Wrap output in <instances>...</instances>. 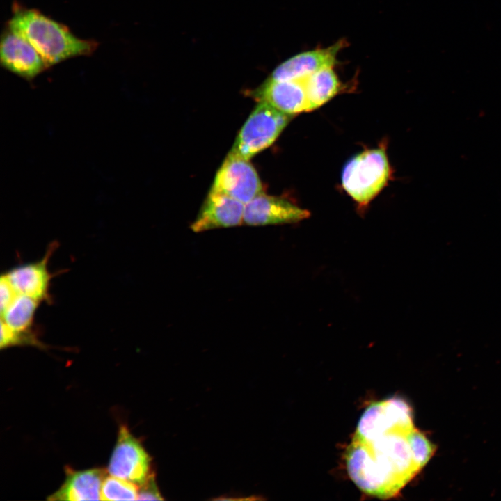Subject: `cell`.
Masks as SVG:
<instances>
[{"instance_id": "18", "label": "cell", "mask_w": 501, "mask_h": 501, "mask_svg": "<svg viewBox=\"0 0 501 501\" xmlns=\"http://www.w3.org/2000/svg\"><path fill=\"white\" fill-rule=\"evenodd\" d=\"M17 292L5 273L0 277V312L3 314L13 301Z\"/></svg>"}, {"instance_id": "7", "label": "cell", "mask_w": 501, "mask_h": 501, "mask_svg": "<svg viewBox=\"0 0 501 501\" xmlns=\"http://www.w3.org/2000/svg\"><path fill=\"white\" fill-rule=\"evenodd\" d=\"M310 212L284 198L258 194L244 207L243 224L268 225L292 223L310 216Z\"/></svg>"}, {"instance_id": "16", "label": "cell", "mask_w": 501, "mask_h": 501, "mask_svg": "<svg viewBox=\"0 0 501 501\" xmlns=\"http://www.w3.org/2000/svg\"><path fill=\"white\" fill-rule=\"evenodd\" d=\"M138 486L132 482L113 476L106 475L100 493L101 500H137Z\"/></svg>"}, {"instance_id": "15", "label": "cell", "mask_w": 501, "mask_h": 501, "mask_svg": "<svg viewBox=\"0 0 501 501\" xmlns=\"http://www.w3.org/2000/svg\"><path fill=\"white\" fill-rule=\"evenodd\" d=\"M39 304V301L18 294L6 311L1 315V319L14 331H33L34 317Z\"/></svg>"}, {"instance_id": "9", "label": "cell", "mask_w": 501, "mask_h": 501, "mask_svg": "<svg viewBox=\"0 0 501 501\" xmlns=\"http://www.w3.org/2000/svg\"><path fill=\"white\" fill-rule=\"evenodd\" d=\"M245 205L225 194L210 190L195 221L194 232L243 224Z\"/></svg>"}, {"instance_id": "2", "label": "cell", "mask_w": 501, "mask_h": 501, "mask_svg": "<svg viewBox=\"0 0 501 501\" xmlns=\"http://www.w3.org/2000/svg\"><path fill=\"white\" fill-rule=\"evenodd\" d=\"M6 27L34 47L47 68L71 58L90 56L98 47L95 40L76 37L66 26L40 11L17 4Z\"/></svg>"}, {"instance_id": "11", "label": "cell", "mask_w": 501, "mask_h": 501, "mask_svg": "<svg viewBox=\"0 0 501 501\" xmlns=\"http://www.w3.org/2000/svg\"><path fill=\"white\" fill-rule=\"evenodd\" d=\"M304 79L276 81L268 78L253 91L252 96L257 101L266 102L289 115L307 111Z\"/></svg>"}, {"instance_id": "19", "label": "cell", "mask_w": 501, "mask_h": 501, "mask_svg": "<svg viewBox=\"0 0 501 501\" xmlns=\"http://www.w3.org/2000/svg\"><path fill=\"white\" fill-rule=\"evenodd\" d=\"M140 500H163L152 474L148 479L141 486H138V498Z\"/></svg>"}, {"instance_id": "6", "label": "cell", "mask_w": 501, "mask_h": 501, "mask_svg": "<svg viewBox=\"0 0 501 501\" xmlns=\"http://www.w3.org/2000/svg\"><path fill=\"white\" fill-rule=\"evenodd\" d=\"M150 463L151 459L140 442L125 426H121L109 460V474L140 486L152 475Z\"/></svg>"}, {"instance_id": "10", "label": "cell", "mask_w": 501, "mask_h": 501, "mask_svg": "<svg viewBox=\"0 0 501 501\" xmlns=\"http://www.w3.org/2000/svg\"><path fill=\"white\" fill-rule=\"evenodd\" d=\"M344 45L345 41L340 40L330 47L296 54L278 65L269 78L276 81L301 79L324 67L335 65Z\"/></svg>"}, {"instance_id": "12", "label": "cell", "mask_w": 501, "mask_h": 501, "mask_svg": "<svg viewBox=\"0 0 501 501\" xmlns=\"http://www.w3.org/2000/svg\"><path fill=\"white\" fill-rule=\"evenodd\" d=\"M56 246V243L51 244L40 260L15 267L5 273L17 294L40 302L50 300L49 289L51 275L47 264Z\"/></svg>"}, {"instance_id": "8", "label": "cell", "mask_w": 501, "mask_h": 501, "mask_svg": "<svg viewBox=\"0 0 501 501\" xmlns=\"http://www.w3.org/2000/svg\"><path fill=\"white\" fill-rule=\"evenodd\" d=\"M0 42V61L8 71L27 80L33 79L47 67L34 47L8 27Z\"/></svg>"}, {"instance_id": "17", "label": "cell", "mask_w": 501, "mask_h": 501, "mask_svg": "<svg viewBox=\"0 0 501 501\" xmlns=\"http://www.w3.org/2000/svg\"><path fill=\"white\" fill-rule=\"evenodd\" d=\"M23 345L44 347V344L37 337V334L34 331L19 332L14 331L1 319V349Z\"/></svg>"}, {"instance_id": "4", "label": "cell", "mask_w": 501, "mask_h": 501, "mask_svg": "<svg viewBox=\"0 0 501 501\" xmlns=\"http://www.w3.org/2000/svg\"><path fill=\"white\" fill-rule=\"evenodd\" d=\"M293 116L260 101L241 127L232 151L246 159L270 146Z\"/></svg>"}, {"instance_id": "1", "label": "cell", "mask_w": 501, "mask_h": 501, "mask_svg": "<svg viewBox=\"0 0 501 501\" xmlns=\"http://www.w3.org/2000/svg\"><path fill=\"white\" fill-rule=\"evenodd\" d=\"M435 450L415 427L410 406L395 397L365 409L347 449V468L361 491L390 498L419 472Z\"/></svg>"}, {"instance_id": "3", "label": "cell", "mask_w": 501, "mask_h": 501, "mask_svg": "<svg viewBox=\"0 0 501 501\" xmlns=\"http://www.w3.org/2000/svg\"><path fill=\"white\" fill-rule=\"evenodd\" d=\"M390 174L385 151L382 148L368 150L356 155L345 164L342 184L360 207H365L382 190Z\"/></svg>"}, {"instance_id": "13", "label": "cell", "mask_w": 501, "mask_h": 501, "mask_svg": "<svg viewBox=\"0 0 501 501\" xmlns=\"http://www.w3.org/2000/svg\"><path fill=\"white\" fill-rule=\"evenodd\" d=\"M106 471L92 468L75 471L66 470V479L56 492L48 497L49 500H99L101 488Z\"/></svg>"}, {"instance_id": "14", "label": "cell", "mask_w": 501, "mask_h": 501, "mask_svg": "<svg viewBox=\"0 0 501 501\" xmlns=\"http://www.w3.org/2000/svg\"><path fill=\"white\" fill-rule=\"evenodd\" d=\"M334 66L324 67L304 79L308 99V111L324 104L341 89V82Z\"/></svg>"}, {"instance_id": "5", "label": "cell", "mask_w": 501, "mask_h": 501, "mask_svg": "<svg viewBox=\"0 0 501 501\" xmlns=\"http://www.w3.org/2000/svg\"><path fill=\"white\" fill-rule=\"evenodd\" d=\"M211 190L246 205L262 192V185L249 160L230 150L216 173Z\"/></svg>"}]
</instances>
